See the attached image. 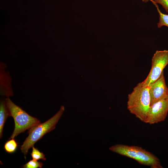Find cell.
<instances>
[{"label": "cell", "mask_w": 168, "mask_h": 168, "mask_svg": "<svg viewBox=\"0 0 168 168\" xmlns=\"http://www.w3.org/2000/svg\"><path fill=\"white\" fill-rule=\"evenodd\" d=\"M156 3L160 4L168 13V0H153Z\"/></svg>", "instance_id": "5bb4252c"}, {"label": "cell", "mask_w": 168, "mask_h": 168, "mask_svg": "<svg viewBox=\"0 0 168 168\" xmlns=\"http://www.w3.org/2000/svg\"><path fill=\"white\" fill-rule=\"evenodd\" d=\"M153 3L156 6L159 14V21L157 23L158 27L160 28L163 26L168 27V14H164L161 12L156 3L154 2Z\"/></svg>", "instance_id": "8fae6325"}, {"label": "cell", "mask_w": 168, "mask_h": 168, "mask_svg": "<svg viewBox=\"0 0 168 168\" xmlns=\"http://www.w3.org/2000/svg\"><path fill=\"white\" fill-rule=\"evenodd\" d=\"M168 64V50H156L152 59V66L146 78L141 84L149 86L160 76L163 69Z\"/></svg>", "instance_id": "5b68a950"}, {"label": "cell", "mask_w": 168, "mask_h": 168, "mask_svg": "<svg viewBox=\"0 0 168 168\" xmlns=\"http://www.w3.org/2000/svg\"><path fill=\"white\" fill-rule=\"evenodd\" d=\"M148 0H142L143 2H148Z\"/></svg>", "instance_id": "9a60e30c"}, {"label": "cell", "mask_w": 168, "mask_h": 168, "mask_svg": "<svg viewBox=\"0 0 168 168\" xmlns=\"http://www.w3.org/2000/svg\"><path fill=\"white\" fill-rule=\"evenodd\" d=\"M5 65L0 64V94L9 97L13 95L11 86L12 79L9 73L5 70Z\"/></svg>", "instance_id": "ba28073f"}, {"label": "cell", "mask_w": 168, "mask_h": 168, "mask_svg": "<svg viewBox=\"0 0 168 168\" xmlns=\"http://www.w3.org/2000/svg\"><path fill=\"white\" fill-rule=\"evenodd\" d=\"M43 163L34 159L30 160L22 166L23 168H41Z\"/></svg>", "instance_id": "4fadbf2b"}, {"label": "cell", "mask_w": 168, "mask_h": 168, "mask_svg": "<svg viewBox=\"0 0 168 168\" xmlns=\"http://www.w3.org/2000/svg\"><path fill=\"white\" fill-rule=\"evenodd\" d=\"M149 86L140 82L128 95L127 108L130 112L142 122L146 123L150 105Z\"/></svg>", "instance_id": "6da1fadb"}, {"label": "cell", "mask_w": 168, "mask_h": 168, "mask_svg": "<svg viewBox=\"0 0 168 168\" xmlns=\"http://www.w3.org/2000/svg\"><path fill=\"white\" fill-rule=\"evenodd\" d=\"M30 154L33 159L37 161L39 160H46L44 154L34 146L32 147V151Z\"/></svg>", "instance_id": "7c38bea8"}, {"label": "cell", "mask_w": 168, "mask_h": 168, "mask_svg": "<svg viewBox=\"0 0 168 168\" xmlns=\"http://www.w3.org/2000/svg\"><path fill=\"white\" fill-rule=\"evenodd\" d=\"M112 152L132 158L152 168H162L159 159L152 153L137 146L117 144L110 147Z\"/></svg>", "instance_id": "7a4b0ae2"}, {"label": "cell", "mask_w": 168, "mask_h": 168, "mask_svg": "<svg viewBox=\"0 0 168 168\" xmlns=\"http://www.w3.org/2000/svg\"><path fill=\"white\" fill-rule=\"evenodd\" d=\"M10 113L7 106L5 99H2L0 103V137L2 138L5 123Z\"/></svg>", "instance_id": "9c48e42d"}, {"label": "cell", "mask_w": 168, "mask_h": 168, "mask_svg": "<svg viewBox=\"0 0 168 168\" xmlns=\"http://www.w3.org/2000/svg\"><path fill=\"white\" fill-rule=\"evenodd\" d=\"M168 113V96L150 105L146 123L150 124L163 121Z\"/></svg>", "instance_id": "8992f818"}, {"label": "cell", "mask_w": 168, "mask_h": 168, "mask_svg": "<svg viewBox=\"0 0 168 168\" xmlns=\"http://www.w3.org/2000/svg\"><path fill=\"white\" fill-rule=\"evenodd\" d=\"M64 107L62 106L57 113L45 122L40 123L29 129L28 136L20 147L25 156L27 155L29 150L45 134L54 129L55 126L64 110Z\"/></svg>", "instance_id": "3957f363"}, {"label": "cell", "mask_w": 168, "mask_h": 168, "mask_svg": "<svg viewBox=\"0 0 168 168\" xmlns=\"http://www.w3.org/2000/svg\"><path fill=\"white\" fill-rule=\"evenodd\" d=\"M150 105L168 96V87L163 71L160 77L149 86Z\"/></svg>", "instance_id": "52a82bcc"}, {"label": "cell", "mask_w": 168, "mask_h": 168, "mask_svg": "<svg viewBox=\"0 0 168 168\" xmlns=\"http://www.w3.org/2000/svg\"><path fill=\"white\" fill-rule=\"evenodd\" d=\"M5 100L10 116L13 117L15 123L14 130L9 139L14 138L20 133L40 123L39 119L30 115L14 104L9 97Z\"/></svg>", "instance_id": "277c9868"}, {"label": "cell", "mask_w": 168, "mask_h": 168, "mask_svg": "<svg viewBox=\"0 0 168 168\" xmlns=\"http://www.w3.org/2000/svg\"><path fill=\"white\" fill-rule=\"evenodd\" d=\"M4 144V148L7 152L12 153L15 152L18 147V143L14 138L9 139Z\"/></svg>", "instance_id": "30bf717a"}]
</instances>
